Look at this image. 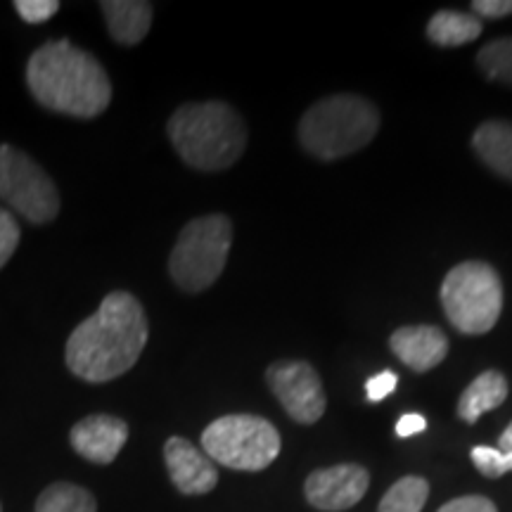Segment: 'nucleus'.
<instances>
[{
  "label": "nucleus",
  "instance_id": "obj_1",
  "mask_svg": "<svg viewBox=\"0 0 512 512\" xmlns=\"http://www.w3.org/2000/svg\"><path fill=\"white\" fill-rule=\"evenodd\" d=\"M147 337L150 323L138 299L128 292H110L100 309L69 335L67 368L91 384L117 380L136 366Z\"/></svg>",
  "mask_w": 512,
  "mask_h": 512
},
{
  "label": "nucleus",
  "instance_id": "obj_2",
  "mask_svg": "<svg viewBox=\"0 0 512 512\" xmlns=\"http://www.w3.org/2000/svg\"><path fill=\"white\" fill-rule=\"evenodd\" d=\"M27 86L38 105L76 119H95L110 107L105 67L72 41H48L29 57Z\"/></svg>",
  "mask_w": 512,
  "mask_h": 512
},
{
  "label": "nucleus",
  "instance_id": "obj_3",
  "mask_svg": "<svg viewBox=\"0 0 512 512\" xmlns=\"http://www.w3.org/2000/svg\"><path fill=\"white\" fill-rule=\"evenodd\" d=\"M171 145L197 171H223L242 157L247 128L226 102H190L171 114Z\"/></svg>",
  "mask_w": 512,
  "mask_h": 512
},
{
  "label": "nucleus",
  "instance_id": "obj_4",
  "mask_svg": "<svg viewBox=\"0 0 512 512\" xmlns=\"http://www.w3.org/2000/svg\"><path fill=\"white\" fill-rule=\"evenodd\" d=\"M380 128V112L358 95H332L316 102L299 121V140L323 162L349 157L366 147Z\"/></svg>",
  "mask_w": 512,
  "mask_h": 512
},
{
  "label": "nucleus",
  "instance_id": "obj_5",
  "mask_svg": "<svg viewBox=\"0 0 512 512\" xmlns=\"http://www.w3.org/2000/svg\"><path fill=\"white\" fill-rule=\"evenodd\" d=\"M441 306L448 323L463 335H486L503 311L501 275L484 261H463L441 283Z\"/></svg>",
  "mask_w": 512,
  "mask_h": 512
},
{
  "label": "nucleus",
  "instance_id": "obj_6",
  "mask_svg": "<svg viewBox=\"0 0 512 512\" xmlns=\"http://www.w3.org/2000/svg\"><path fill=\"white\" fill-rule=\"evenodd\" d=\"M230 245H233V223L228 221V216L211 214L190 221L178 235L176 247L171 249V280L183 292H204L221 278Z\"/></svg>",
  "mask_w": 512,
  "mask_h": 512
},
{
  "label": "nucleus",
  "instance_id": "obj_7",
  "mask_svg": "<svg viewBox=\"0 0 512 512\" xmlns=\"http://www.w3.org/2000/svg\"><path fill=\"white\" fill-rule=\"evenodd\" d=\"M202 451L230 470L259 472L278 458L280 434L259 415H223L202 432Z\"/></svg>",
  "mask_w": 512,
  "mask_h": 512
},
{
  "label": "nucleus",
  "instance_id": "obj_8",
  "mask_svg": "<svg viewBox=\"0 0 512 512\" xmlns=\"http://www.w3.org/2000/svg\"><path fill=\"white\" fill-rule=\"evenodd\" d=\"M0 200L29 223H50L60 214V192L27 152L0 143Z\"/></svg>",
  "mask_w": 512,
  "mask_h": 512
},
{
  "label": "nucleus",
  "instance_id": "obj_9",
  "mask_svg": "<svg viewBox=\"0 0 512 512\" xmlns=\"http://www.w3.org/2000/svg\"><path fill=\"white\" fill-rule=\"evenodd\" d=\"M266 382L283 403L287 415L299 425H313L325 413L323 382L304 361H278L266 370Z\"/></svg>",
  "mask_w": 512,
  "mask_h": 512
},
{
  "label": "nucleus",
  "instance_id": "obj_10",
  "mask_svg": "<svg viewBox=\"0 0 512 512\" xmlns=\"http://www.w3.org/2000/svg\"><path fill=\"white\" fill-rule=\"evenodd\" d=\"M368 484L370 475L366 467L344 463L311 472L304 484V496L313 508L325 512H339L354 508L366 496Z\"/></svg>",
  "mask_w": 512,
  "mask_h": 512
},
{
  "label": "nucleus",
  "instance_id": "obj_11",
  "mask_svg": "<svg viewBox=\"0 0 512 512\" xmlns=\"http://www.w3.org/2000/svg\"><path fill=\"white\" fill-rule=\"evenodd\" d=\"M164 460L171 482L185 496L209 494L219 482V470L202 448L183 437H171L164 444Z\"/></svg>",
  "mask_w": 512,
  "mask_h": 512
},
{
  "label": "nucleus",
  "instance_id": "obj_12",
  "mask_svg": "<svg viewBox=\"0 0 512 512\" xmlns=\"http://www.w3.org/2000/svg\"><path fill=\"white\" fill-rule=\"evenodd\" d=\"M72 448L95 465H110L128 441V425L117 415L95 413L76 422L69 432Z\"/></svg>",
  "mask_w": 512,
  "mask_h": 512
},
{
  "label": "nucleus",
  "instance_id": "obj_13",
  "mask_svg": "<svg viewBox=\"0 0 512 512\" xmlns=\"http://www.w3.org/2000/svg\"><path fill=\"white\" fill-rule=\"evenodd\" d=\"M389 347L403 366L415 370V373H427L446 358L448 339L434 325H411V328L396 330L389 337Z\"/></svg>",
  "mask_w": 512,
  "mask_h": 512
},
{
  "label": "nucleus",
  "instance_id": "obj_14",
  "mask_svg": "<svg viewBox=\"0 0 512 512\" xmlns=\"http://www.w3.org/2000/svg\"><path fill=\"white\" fill-rule=\"evenodd\" d=\"M107 29L121 46H138L152 27V5L145 0H102Z\"/></svg>",
  "mask_w": 512,
  "mask_h": 512
},
{
  "label": "nucleus",
  "instance_id": "obj_15",
  "mask_svg": "<svg viewBox=\"0 0 512 512\" xmlns=\"http://www.w3.org/2000/svg\"><path fill=\"white\" fill-rule=\"evenodd\" d=\"M505 399H508V380H505V375L498 373V370H486V373L475 377L470 387L460 394L458 418L472 425L484 413L501 406Z\"/></svg>",
  "mask_w": 512,
  "mask_h": 512
},
{
  "label": "nucleus",
  "instance_id": "obj_16",
  "mask_svg": "<svg viewBox=\"0 0 512 512\" xmlns=\"http://www.w3.org/2000/svg\"><path fill=\"white\" fill-rule=\"evenodd\" d=\"M477 157L498 176L512 181V124L510 121H484L472 136Z\"/></svg>",
  "mask_w": 512,
  "mask_h": 512
},
{
  "label": "nucleus",
  "instance_id": "obj_17",
  "mask_svg": "<svg viewBox=\"0 0 512 512\" xmlns=\"http://www.w3.org/2000/svg\"><path fill=\"white\" fill-rule=\"evenodd\" d=\"M482 34V22L472 12L441 10L427 24V36L441 48H456L477 41Z\"/></svg>",
  "mask_w": 512,
  "mask_h": 512
},
{
  "label": "nucleus",
  "instance_id": "obj_18",
  "mask_svg": "<svg viewBox=\"0 0 512 512\" xmlns=\"http://www.w3.org/2000/svg\"><path fill=\"white\" fill-rule=\"evenodd\" d=\"M34 512H98L95 496L72 482H55L38 496Z\"/></svg>",
  "mask_w": 512,
  "mask_h": 512
},
{
  "label": "nucleus",
  "instance_id": "obj_19",
  "mask_svg": "<svg viewBox=\"0 0 512 512\" xmlns=\"http://www.w3.org/2000/svg\"><path fill=\"white\" fill-rule=\"evenodd\" d=\"M430 496V484L422 477H403L387 491L377 512H422Z\"/></svg>",
  "mask_w": 512,
  "mask_h": 512
},
{
  "label": "nucleus",
  "instance_id": "obj_20",
  "mask_svg": "<svg viewBox=\"0 0 512 512\" xmlns=\"http://www.w3.org/2000/svg\"><path fill=\"white\" fill-rule=\"evenodd\" d=\"M477 67L486 79L512 86V36L486 43L477 53Z\"/></svg>",
  "mask_w": 512,
  "mask_h": 512
},
{
  "label": "nucleus",
  "instance_id": "obj_21",
  "mask_svg": "<svg viewBox=\"0 0 512 512\" xmlns=\"http://www.w3.org/2000/svg\"><path fill=\"white\" fill-rule=\"evenodd\" d=\"M472 463L484 477L498 479L505 472H512V453H503L491 446H475L472 448Z\"/></svg>",
  "mask_w": 512,
  "mask_h": 512
},
{
  "label": "nucleus",
  "instance_id": "obj_22",
  "mask_svg": "<svg viewBox=\"0 0 512 512\" xmlns=\"http://www.w3.org/2000/svg\"><path fill=\"white\" fill-rule=\"evenodd\" d=\"M19 238H22V230L19 223L10 211L0 209V268H3L12 259V254L17 252Z\"/></svg>",
  "mask_w": 512,
  "mask_h": 512
},
{
  "label": "nucleus",
  "instance_id": "obj_23",
  "mask_svg": "<svg viewBox=\"0 0 512 512\" xmlns=\"http://www.w3.org/2000/svg\"><path fill=\"white\" fill-rule=\"evenodd\" d=\"M15 10L27 24H41L57 15L60 3H57V0H17Z\"/></svg>",
  "mask_w": 512,
  "mask_h": 512
},
{
  "label": "nucleus",
  "instance_id": "obj_24",
  "mask_svg": "<svg viewBox=\"0 0 512 512\" xmlns=\"http://www.w3.org/2000/svg\"><path fill=\"white\" fill-rule=\"evenodd\" d=\"M396 382H399V377L392 370H382V373L373 375L366 384V394H368V401L370 403H380L387 399L389 394L396 389Z\"/></svg>",
  "mask_w": 512,
  "mask_h": 512
},
{
  "label": "nucleus",
  "instance_id": "obj_25",
  "mask_svg": "<svg viewBox=\"0 0 512 512\" xmlns=\"http://www.w3.org/2000/svg\"><path fill=\"white\" fill-rule=\"evenodd\" d=\"M437 512H498V508L484 496H463L441 505Z\"/></svg>",
  "mask_w": 512,
  "mask_h": 512
},
{
  "label": "nucleus",
  "instance_id": "obj_26",
  "mask_svg": "<svg viewBox=\"0 0 512 512\" xmlns=\"http://www.w3.org/2000/svg\"><path fill=\"white\" fill-rule=\"evenodd\" d=\"M472 10H475L472 15L477 19H501L512 15V0H475V3H472Z\"/></svg>",
  "mask_w": 512,
  "mask_h": 512
},
{
  "label": "nucleus",
  "instance_id": "obj_27",
  "mask_svg": "<svg viewBox=\"0 0 512 512\" xmlns=\"http://www.w3.org/2000/svg\"><path fill=\"white\" fill-rule=\"evenodd\" d=\"M425 427H427V420L422 418V415L408 413L396 422V434H399V437H413V434L425 432Z\"/></svg>",
  "mask_w": 512,
  "mask_h": 512
},
{
  "label": "nucleus",
  "instance_id": "obj_28",
  "mask_svg": "<svg viewBox=\"0 0 512 512\" xmlns=\"http://www.w3.org/2000/svg\"><path fill=\"white\" fill-rule=\"evenodd\" d=\"M498 451L512 453V422L508 425V430L501 434V439H498Z\"/></svg>",
  "mask_w": 512,
  "mask_h": 512
},
{
  "label": "nucleus",
  "instance_id": "obj_29",
  "mask_svg": "<svg viewBox=\"0 0 512 512\" xmlns=\"http://www.w3.org/2000/svg\"><path fill=\"white\" fill-rule=\"evenodd\" d=\"M0 512H3V505H0Z\"/></svg>",
  "mask_w": 512,
  "mask_h": 512
}]
</instances>
